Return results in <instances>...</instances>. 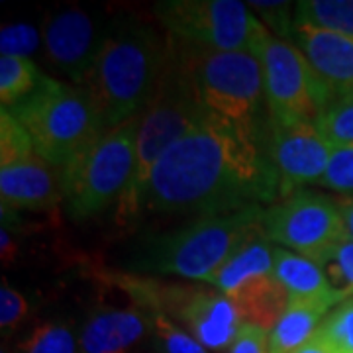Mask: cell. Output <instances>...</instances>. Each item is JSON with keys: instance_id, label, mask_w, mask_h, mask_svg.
<instances>
[{"instance_id": "22", "label": "cell", "mask_w": 353, "mask_h": 353, "mask_svg": "<svg viewBox=\"0 0 353 353\" xmlns=\"http://www.w3.org/2000/svg\"><path fill=\"white\" fill-rule=\"evenodd\" d=\"M294 22L326 28L353 38V0H303L296 2Z\"/></svg>"}, {"instance_id": "34", "label": "cell", "mask_w": 353, "mask_h": 353, "mask_svg": "<svg viewBox=\"0 0 353 353\" xmlns=\"http://www.w3.org/2000/svg\"><path fill=\"white\" fill-rule=\"evenodd\" d=\"M338 202V208H340L341 218H343V224H345V232H347V238L353 241V196L350 194H343L340 199H336Z\"/></svg>"}, {"instance_id": "13", "label": "cell", "mask_w": 353, "mask_h": 353, "mask_svg": "<svg viewBox=\"0 0 353 353\" xmlns=\"http://www.w3.org/2000/svg\"><path fill=\"white\" fill-rule=\"evenodd\" d=\"M106 28L108 24H102L88 10L77 6L50 14L41 28L46 61L57 75L77 87H85Z\"/></svg>"}, {"instance_id": "24", "label": "cell", "mask_w": 353, "mask_h": 353, "mask_svg": "<svg viewBox=\"0 0 353 353\" xmlns=\"http://www.w3.org/2000/svg\"><path fill=\"white\" fill-rule=\"evenodd\" d=\"M320 134L336 145H353V94L340 97L318 118Z\"/></svg>"}, {"instance_id": "27", "label": "cell", "mask_w": 353, "mask_h": 353, "mask_svg": "<svg viewBox=\"0 0 353 353\" xmlns=\"http://www.w3.org/2000/svg\"><path fill=\"white\" fill-rule=\"evenodd\" d=\"M43 46L41 32L34 24L18 22L6 24L0 30V53L2 57H20L30 59Z\"/></svg>"}, {"instance_id": "7", "label": "cell", "mask_w": 353, "mask_h": 353, "mask_svg": "<svg viewBox=\"0 0 353 353\" xmlns=\"http://www.w3.org/2000/svg\"><path fill=\"white\" fill-rule=\"evenodd\" d=\"M139 120L141 114L104 130L63 167L65 204L73 218H92L122 199L134 175Z\"/></svg>"}, {"instance_id": "35", "label": "cell", "mask_w": 353, "mask_h": 353, "mask_svg": "<svg viewBox=\"0 0 353 353\" xmlns=\"http://www.w3.org/2000/svg\"><path fill=\"white\" fill-rule=\"evenodd\" d=\"M2 353H6V350H2Z\"/></svg>"}, {"instance_id": "18", "label": "cell", "mask_w": 353, "mask_h": 353, "mask_svg": "<svg viewBox=\"0 0 353 353\" xmlns=\"http://www.w3.org/2000/svg\"><path fill=\"white\" fill-rule=\"evenodd\" d=\"M240 310L243 324L257 328L273 330L289 308V290L279 283L275 275H265L248 281L243 287L230 294Z\"/></svg>"}, {"instance_id": "8", "label": "cell", "mask_w": 353, "mask_h": 353, "mask_svg": "<svg viewBox=\"0 0 353 353\" xmlns=\"http://www.w3.org/2000/svg\"><path fill=\"white\" fill-rule=\"evenodd\" d=\"M171 38L208 51L261 55L269 30L240 0H163L153 6Z\"/></svg>"}, {"instance_id": "17", "label": "cell", "mask_w": 353, "mask_h": 353, "mask_svg": "<svg viewBox=\"0 0 353 353\" xmlns=\"http://www.w3.org/2000/svg\"><path fill=\"white\" fill-rule=\"evenodd\" d=\"M273 275L289 290V296L292 301L324 304L328 308L343 303L338 290L330 285L322 267L308 257L275 248Z\"/></svg>"}, {"instance_id": "10", "label": "cell", "mask_w": 353, "mask_h": 353, "mask_svg": "<svg viewBox=\"0 0 353 353\" xmlns=\"http://www.w3.org/2000/svg\"><path fill=\"white\" fill-rule=\"evenodd\" d=\"M261 228L269 241L320 263L338 243L350 240L336 199L301 190L263 210Z\"/></svg>"}, {"instance_id": "9", "label": "cell", "mask_w": 353, "mask_h": 353, "mask_svg": "<svg viewBox=\"0 0 353 353\" xmlns=\"http://www.w3.org/2000/svg\"><path fill=\"white\" fill-rule=\"evenodd\" d=\"M259 59L263 65L265 106L275 124H316L336 101L303 51L287 39L269 34Z\"/></svg>"}, {"instance_id": "19", "label": "cell", "mask_w": 353, "mask_h": 353, "mask_svg": "<svg viewBox=\"0 0 353 353\" xmlns=\"http://www.w3.org/2000/svg\"><path fill=\"white\" fill-rule=\"evenodd\" d=\"M273 267L275 248L265 236H257L243 243L206 283L230 296L252 279L273 275Z\"/></svg>"}, {"instance_id": "2", "label": "cell", "mask_w": 353, "mask_h": 353, "mask_svg": "<svg viewBox=\"0 0 353 353\" xmlns=\"http://www.w3.org/2000/svg\"><path fill=\"white\" fill-rule=\"evenodd\" d=\"M167 50L169 39L138 16H120L108 24L85 83L106 130L145 110L163 73Z\"/></svg>"}, {"instance_id": "3", "label": "cell", "mask_w": 353, "mask_h": 353, "mask_svg": "<svg viewBox=\"0 0 353 353\" xmlns=\"http://www.w3.org/2000/svg\"><path fill=\"white\" fill-rule=\"evenodd\" d=\"M206 110L208 108L201 102L190 81L181 43L175 38H169L163 73L139 120L134 175L126 192L118 201L116 220L120 226L136 224L145 206L150 179L157 161L176 139L201 120Z\"/></svg>"}, {"instance_id": "32", "label": "cell", "mask_w": 353, "mask_h": 353, "mask_svg": "<svg viewBox=\"0 0 353 353\" xmlns=\"http://www.w3.org/2000/svg\"><path fill=\"white\" fill-rule=\"evenodd\" d=\"M230 353H269V334L257 326L243 324Z\"/></svg>"}, {"instance_id": "23", "label": "cell", "mask_w": 353, "mask_h": 353, "mask_svg": "<svg viewBox=\"0 0 353 353\" xmlns=\"http://www.w3.org/2000/svg\"><path fill=\"white\" fill-rule=\"evenodd\" d=\"M81 336L69 322H43L18 343V353H79Z\"/></svg>"}, {"instance_id": "11", "label": "cell", "mask_w": 353, "mask_h": 353, "mask_svg": "<svg viewBox=\"0 0 353 353\" xmlns=\"http://www.w3.org/2000/svg\"><path fill=\"white\" fill-rule=\"evenodd\" d=\"M263 150L279 176V196L285 201L301 192L304 185L322 179L334 145L320 134L316 124L281 126L265 118L261 128Z\"/></svg>"}, {"instance_id": "20", "label": "cell", "mask_w": 353, "mask_h": 353, "mask_svg": "<svg viewBox=\"0 0 353 353\" xmlns=\"http://www.w3.org/2000/svg\"><path fill=\"white\" fill-rule=\"evenodd\" d=\"M328 306L306 301H292L277 326L269 334V353H294L314 336L322 326L320 320L328 312Z\"/></svg>"}, {"instance_id": "36", "label": "cell", "mask_w": 353, "mask_h": 353, "mask_svg": "<svg viewBox=\"0 0 353 353\" xmlns=\"http://www.w3.org/2000/svg\"><path fill=\"white\" fill-rule=\"evenodd\" d=\"M350 94H353V90H352V92H350ZM345 97H347V94H345Z\"/></svg>"}, {"instance_id": "25", "label": "cell", "mask_w": 353, "mask_h": 353, "mask_svg": "<svg viewBox=\"0 0 353 353\" xmlns=\"http://www.w3.org/2000/svg\"><path fill=\"white\" fill-rule=\"evenodd\" d=\"M318 265L341 299L350 301L353 296V241L338 243Z\"/></svg>"}, {"instance_id": "28", "label": "cell", "mask_w": 353, "mask_h": 353, "mask_svg": "<svg viewBox=\"0 0 353 353\" xmlns=\"http://www.w3.org/2000/svg\"><path fill=\"white\" fill-rule=\"evenodd\" d=\"M152 330L161 353H208L202 343L194 340L189 332L179 328L169 316L153 314Z\"/></svg>"}, {"instance_id": "29", "label": "cell", "mask_w": 353, "mask_h": 353, "mask_svg": "<svg viewBox=\"0 0 353 353\" xmlns=\"http://www.w3.org/2000/svg\"><path fill=\"white\" fill-rule=\"evenodd\" d=\"M318 185L324 189L343 192V194L353 192V145L334 148L328 169L318 181Z\"/></svg>"}, {"instance_id": "1", "label": "cell", "mask_w": 353, "mask_h": 353, "mask_svg": "<svg viewBox=\"0 0 353 353\" xmlns=\"http://www.w3.org/2000/svg\"><path fill=\"white\" fill-rule=\"evenodd\" d=\"M277 196L279 176L261 132L248 134L206 110L157 161L145 206L165 216L201 218L245 210Z\"/></svg>"}, {"instance_id": "31", "label": "cell", "mask_w": 353, "mask_h": 353, "mask_svg": "<svg viewBox=\"0 0 353 353\" xmlns=\"http://www.w3.org/2000/svg\"><path fill=\"white\" fill-rule=\"evenodd\" d=\"M28 314V301L12 289L10 285H6V281H2V289H0V328L2 336L12 334L14 330L22 324V320Z\"/></svg>"}, {"instance_id": "4", "label": "cell", "mask_w": 353, "mask_h": 353, "mask_svg": "<svg viewBox=\"0 0 353 353\" xmlns=\"http://www.w3.org/2000/svg\"><path fill=\"white\" fill-rule=\"evenodd\" d=\"M261 214V206H252L194 218L187 226L143 238L130 265L136 273L179 275L206 283L243 243L265 236Z\"/></svg>"}, {"instance_id": "12", "label": "cell", "mask_w": 353, "mask_h": 353, "mask_svg": "<svg viewBox=\"0 0 353 353\" xmlns=\"http://www.w3.org/2000/svg\"><path fill=\"white\" fill-rule=\"evenodd\" d=\"M161 314L185 324L190 336L212 352L232 347L243 328L238 306L214 287L163 283Z\"/></svg>"}, {"instance_id": "14", "label": "cell", "mask_w": 353, "mask_h": 353, "mask_svg": "<svg viewBox=\"0 0 353 353\" xmlns=\"http://www.w3.org/2000/svg\"><path fill=\"white\" fill-rule=\"evenodd\" d=\"M0 196L8 210H51L65 201L63 169L38 152L0 165Z\"/></svg>"}, {"instance_id": "16", "label": "cell", "mask_w": 353, "mask_h": 353, "mask_svg": "<svg viewBox=\"0 0 353 353\" xmlns=\"http://www.w3.org/2000/svg\"><path fill=\"white\" fill-rule=\"evenodd\" d=\"M150 330L152 316L134 304L128 308L99 306L83 326L81 353H130Z\"/></svg>"}, {"instance_id": "30", "label": "cell", "mask_w": 353, "mask_h": 353, "mask_svg": "<svg viewBox=\"0 0 353 353\" xmlns=\"http://www.w3.org/2000/svg\"><path fill=\"white\" fill-rule=\"evenodd\" d=\"M248 6H252L265 24L271 28V32L281 39L292 38L294 18H296V4L290 2H259L253 0Z\"/></svg>"}, {"instance_id": "21", "label": "cell", "mask_w": 353, "mask_h": 353, "mask_svg": "<svg viewBox=\"0 0 353 353\" xmlns=\"http://www.w3.org/2000/svg\"><path fill=\"white\" fill-rule=\"evenodd\" d=\"M43 73L30 59L0 57V102L10 110L39 87Z\"/></svg>"}, {"instance_id": "26", "label": "cell", "mask_w": 353, "mask_h": 353, "mask_svg": "<svg viewBox=\"0 0 353 353\" xmlns=\"http://www.w3.org/2000/svg\"><path fill=\"white\" fill-rule=\"evenodd\" d=\"M334 353H353V299L341 303L318 328Z\"/></svg>"}, {"instance_id": "33", "label": "cell", "mask_w": 353, "mask_h": 353, "mask_svg": "<svg viewBox=\"0 0 353 353\" xmlns=\"http://www.w3.org/2000/svg\"><path fill=\"white\" fill-rule=\"evenodd\" d=\"M0 252H2V263L4 265H12L18 255V243L6 226H2L0 230Z\"/></svg>"}, {"instance_id": "6", "label": "cell", "mask_w": 353, "mask_h": 353, "mask_svg": "<svg viewBox=\"0 0 353 353\" xmlns=\"http://www.w3.org/2000/svg\"><path fill=\"white\" fill-rule=\"evenodd\" d=\"M179 43L202 104L243 132L259 134L265 122L259 118L265 99L261 59L245 51H208Z\"/></svg>"}, {"instance_id": "15", "label": "cell", "mask_w": 353, "mask_h": 353, "mask_svg": "<svg viewBox=\"0 0 353 353\" xmlns=\"http://www.w3.org/2000/svg\"><path fill=\"white\" fill-rule=\"evenodd\" d=\"M292 41L332 90L334 99L352 92L353 38L306 22H294Z\"/></svg>"}, {"instance_id": "5", "label": "cell", "mask_w": 353, "mask_h": 353, "mask_svg": "<svg viewBox=\"0 0 353 353\" xmlns=\"http://www.w3.org/2000/svg\"><path fill=\"white\" fill-rule=\"evenodd\" d=\"M8 112L24 126L38 155L61 169L106 130L87 88L48 75Z\"/></svg>"}]
</instances>
